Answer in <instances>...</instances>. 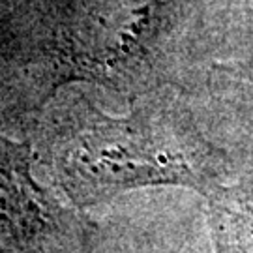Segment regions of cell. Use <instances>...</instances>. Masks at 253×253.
<instances>
[{"label":"cell","mask_w":253,"mask_h":253,"mask_svg":"<svg viewBox=\"0 0 253 253\" xmlns=\"http://www.w3.org/2000/svg\"><path fill=\"white\" fill-rule=\"evenodd\" d=\"M221 253H253V195H233L214 210Z\"/></svg>","instance_id":"6da1fadb"}]
</instances>
